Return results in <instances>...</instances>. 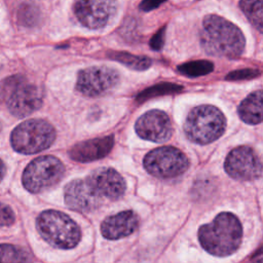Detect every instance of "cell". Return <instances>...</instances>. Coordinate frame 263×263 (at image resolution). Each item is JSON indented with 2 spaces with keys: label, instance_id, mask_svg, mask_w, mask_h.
Segmentation results:
<instances>
[{
  "label": "cell",
  "instance_id": "6da1fadb",
  "mask_svg": "<svg viewBox=\"0 0 263 263\" xmlns=\"http://www.w3.org/2000/svg\"><path fill=\"white\" fill-rule=\"evenodd\" d=\"M202 49L210 55L238 58L245 49V36L233 23L217 14H208L199 33Z\"/></svg>",
  "mask_w": 263,
  "mask_h": 263
},
{
  "label": "cell",
  "instance_id": "7a4b0ae2",
  "mask_svg": "<svg viewBox=\"0 0 263 263\" xmlns=\"http://www.w3.org/2000/svg\"><path fill=\"white\" fill-rule=\"evenodd\" d=\"M242 227L238 218L228 212L220 213L198 229V240L211 255L225 257L237 251L241 243Z\"/></svg>",
  "mask_w": 263,
  "mask_h": 263
},
{
  "label": "cell",
  "instance_id": "3957f363",
  "mask_svg": "<svg viewBox=\"0 0 263 263\" xmlns=\"http://www.w3.org/2000/svg\"><path fill=\"white\" fill-rule=\"evenodd\" d=\"M36 227L41 237L58 249H72L80 241V227L67 214L60 211L42 212L37 217Z\"/></svg>",
  "mask_w": 263,
  "mask_h": 263
},
{
  "label": "cell",
  "instance_id": "277c9868",
  "mask_svg": "<svg viewBox=\"0 0 263 263\" xmlns=\"http://www.w3.org/2000/svg\"><path fill=\"white\" fill-rule=\"evenodd\" d=\"M226 128L224 114L213 105H200L188 114L184 130L186 137L199 145L210 144L218 140Z\"/></svg>",
  "mask_w": 263,
  "mask_h": 263
},
{
  "label": "cell",
  "instance_id": "5b68a950",
  "mask_svg": "<svg viewBox=\"0 0 263 263\" xmlns=\"http://www.w3.org/2000/svg\"><path fill=\"white\" fill-rule=\"evenodd\" d=\"M55 140V129L48 121L40 118L20 123L10 135L12 148L22 154H35L47 149Z\"/></svg>",
  "mask_w": 263,
  "mask_h": 263
},
{
  "label": "cell",
  "instance_id": "8992f818",
  "mask_svg": "<svg viewBox=\"0 0 263 263\" xmlns=\"http://www.w3.org/2000/svg\"><path fill=\"white\" fill-rule=\"evenodd\" d=\"M0 96L4 98L9 112L16 117H26L37 111L43 101L41 89L18 75L3 81Z\"/></svg>",
  "mask_w": 263,
  "mask_h": 263
},
{
  "label": "cell",
  "instance_id": "52a82bcc",
  "mask_svg": "<svg viewBox=\"0 0 263 263\" xmlns=\"http://www.w3.org/2000/svg\"><path fill=\"white\" fill-rule=\"evenodd\" d=\"M65 166L52 156L44 155L33 159L24 170L22 182L31 193H40L57 185L63 178Z\"/></svg>",
  "mask_w": 263,
  "mask_h": 263
},
{
  "label": "cell",
  "instance_id": "ba28073f",
  "mask_svg": "<svg viewBox=\"0 0 263 263\" xmlns=\"http://www.w3.org/2000/svg\"><path fill=\"white\" fill-rule=\"evenodd\" d=\"M143 164L150 175L159 179H172L187 171L189 160L178 148L164 146L148 152Z\"/></svg>",
  "mask_w": 263,
  "mask_h": 263
},
{
  "label": "cell",
  "instance_id": "9c48e42d",
  "mask_svg": "<svg viewBox=\"0 0 263 263\" xmlns=\"http://www.w3.org/2000/svg\"><path fill=\"white\" fill-rule=\"evenodd\" d=\"M119 82L118 72L105 66H95L79 71L76 90L85 97H99L113 89Z\"/></svg>",
  "mask_w": 263,
  "mask_h": 263
},
{
  "label": "cell",
  "instance_id": "30bf717a",
  "mask_svg": "<svg viewBox=\"0 0 263 263\" xmlns=\"http://www.w3.org/2000/svg\"><path fill=\"white\" fill-rule=\"evenodd\" d=\"M226 173L239 181H252L262 175L261 159L256 151L248 146H239L232 149L224 162Z\"/></svg>",
  "mask_w": 263,
  "mask_h": 263
},
{
  "label": "cell",
  "instance_id": "8fae6325",
  "mask_svg": "<svg viewBox=\"0 0 263 263\" xmlns=\"http://www.w3.org/2000/svg\"><path fill=\"white\" fill-rule=\"evenodd\" d=\"M77 21L85 28L101 29L115 15L116 0H77L73 6Z\"/></svg>",
  "mask_w": 263,
  "mask_h": 263
},
{
  "label": "cell",
  "instance_id": "7c38bea8",
  "mask_svg": "<svg viewBox=\"0 0 263 263\" xmlns=\"http://www.w3.org/2000/svg\"><path fill=\"white\" fill-rule=\"evenodd\" d=\"M138 136L155 143L166 142L173 133L170 117L161 110H150L141 115L135 124Z\"/></svg>",
  "mask_w": 263,
  "mask_h": 263
},
{
  "label": "cell",
  "instance_id": "4fadbf2b",
  "mask_svg": "<svg viewBox=\"0 0 263 263\" xmlns=\"http://www.w3.org/2000/svg\"><path fill=\"white\" fill-rule=\"evenodd\" d=\"M64 197L69 209L80 213L92 212L103 202V198L97 194L86 179L69 182L65 187Z\"/></svg>",
  "mask_w": 263,
  "mask_h": 263
},
{
  "label": "cell",
  "instance_id": "5bb4252c",
  "mask_svg": "<svg viewBox=\"0 0 263 263\" xmlns=\"http://www.w3.org/2000/svg\"><path fill=\"white\" fill-rule=\"evenodd\" d=\"M85 179L102 198L117 200L125 193L126 183L123 177L111 167L96 168Z\"/></svg>",
  "mask_w": 263,
  "mask_h": 263
},
{
  "label": "cell",
  "instance_id": "9a60e30c",
  "mask_svg": "<svg viewBox=\"0 0 263 263\" xmlns=\"http://www.w3.org/2000/svg\"><path fill=\"white\" fill-rule=\"evenodd\" d=\"M139 227V217L132 211H122L108 216L101 224V232L105 238L119 239L130 235Z\"/></svg>",
  "mask_w": 263,
  "mask_h": 263
},
{
  "label": "cell",
  "instance_id": "2e32d148",
  "mask_svg": "<svg viewBox=\"0 0 263 263\" xmlns=\"http://www.w3.org/2000/svg\"><path fill=\"white\" fill-rule=\"evenodd\" d=\"M113 145L114 140L112 136L87 140L74 145L70 149L69 155L75 161L89 162L108 155Z\"/></svg>",
  "mask_w": 263,
  "mask_h": 263
},
{
  "label": "cell",
  "instance_id": "e0dca14e",
  "mask_svg": "<svg viewBox=\"0 0 263 263\" xmlns=\"http://www.w3.org/2000/svg\"><path fill=\"white\" fill-rule=\"evenodd\" d=\"M237 113L242 121L259 124L262 121V90L250 93L238 106Z\"/></svg>",
  "mask_w": 263,
  "mask_h": 263
},
{
  "label": "cell",
  "instance_id": "ac0fdd59",
  "mask_svg": "<svg viewBox=\"0 0 263 263\" xmlns=\"http://www.w3.org/2000/svg\"><path fill=\"white\" fill-rule=\"evenodd\" d=\"M108 57L112 60H115L126 67L137 70V71H143L148 69L152 61L148 57L145 55H135L125 51H111L108 53Z\"/></svg>",
  "mask_w": 263,
  "mask_h": 263
},
{
  "label": "cell",
  "instance_id": "d6986e66",
  "mask_svg": "<svg viewBox=\"0 0 263 263\" xmlns=\"http://www.w3.org/2000/svg\"><path fill=\"white\" fill-rule=\"evenodd\" d=\"M239 7L250 23L259 31L263 29L262 0H240Z\"/></svg>",
  "mask_w": 263,
  "mask_h": 263
},
{
  "label": "cell",
  "instance_id": "ffe728a7",
  "mask_svg": "<svg viewBox=\"0 0 263 263\" xmlns=\"http://www.w3.org/2000/svg\"><path fill=\"white\" fill-rule=\"evenodd\" d=\"M214 70V64L206 60L192 61L178 66V71L187 77H198L211 73Z\"/></svg>",
  "mask_w": 263,
  "mask_h": 263
},
{
  "label": "cell",
  "instance_id": "44dd1931",
  "mask_svg": "<svg viewBox=\"0 0 263 263\" xmlns=\"http://www.w3.org/2000/svg\"><path fill=\"white\" fill-rule=\"evenodd\" d=\"M30 255L21 248L12 245H0V262H28Z\"/></svg>",
  "mask_w": 263,
  "mask_h": 263
},
{
  "label": "cell",
  "instance_id": "7402d4cb",
  "mask_svg": "<svg viewBox=\"0 0 263 263\" xmlns=\"http://www.w3.org/2000/svg\"><path fill=\"white\" fill-rule=\"evenodd\" d=\"M40 20L38 7L32 3H23L17 10V21L25 27H33Z\"/></svg>",
  "mask_w": 263,
  "mask_h": 263
},
{
  "label": "cell",
  "instance_id": "603a6c76",
  "mask_svg": "<svg viewBox=\"0 0 263 263\" xmlns=\"http://www.w3.org/2000/svg\"><path fill=\"white\" fill-rule=\"evenodd\" d=\"M183 87L177 84H172V83H161L158 85H154L150 88L145 89L142 93H140L137 97V100L139 102H142L144 100H147L148 98H152L155 96H159V95H167V93H172V92H178L181 91Z\"/></svg>",
  "mask_w": 263,
  "mask_h": 263
},
{
  "label": "cell",
  "instance_id": "cb8c5ba5",
  "mask_svg": "<svg viewBox=\"0 0 263 263\" xmlns=\"http://www.w3.org/2000/svg\"><path fill=\"white\" fill-rule=\"evenodd\" d=\"M15 220L12 209L0 201V227H7L13 224Z\"/></svg>",
  "mask_w": 263,
  "mask_h": 263
},
{
  "label": "cell",
  "instance_id": "d4e9b609",
  "mask_svg": "<svg viewBox=\"0 0 263 263\" xmlns=\"http://www.w3.org/2000/svg\"><path fill=\"white\" fill-rule=\"evenodd\" d=\"M259 75H260L259 70L242 69V70H236V71L229 73L227 75L226 79L227 80H245V79H252Z\"/></svg>",
  "mask_w": 263,
  "mask_h": 263
},
{
  "label": "cell",
  "instance_id": "484cf974",
  "mask_svg": "<svg viewBox=\"0 0 263 263\" xmlns=\"http://www.w3.org/2000/svg\"><path fill=\"white\" fill-rule=\"evenodd\" d=\"M164 32L165 27H162L150 40V46L154 50H160L164 43Z\"/></svg>",
  "mask_w": 263,
  "mask_h": 263
},
{
  "label": "cell",
  "instance_id": "4316f807",
  "mask_svg": "<svg viewBox=\"0 0 263 263\" xmlns=\"http://www.w3.org/2000/svg\"><path fill=\"white\" fill-rule=\"evenodd\" d=\"M166 0H142V2L139 5V8L143 11H150L157 8L158 6H160V4H162Z\"/></svg>",
  "mask_w": 263,
  "mask_h": 263
},
{
  "label": "cell",
  "instance_id": "83f0119b",
  "mask_svg": "<svg viewBox=\"0 0 263 263\" xmlns=\"http://www.w3.org/2000/svg\"><path fill=\"white\" fill-rule=\"evenodd\" d=\"M5 164H4V162L0 159V181L3 179V177H4V175H5Z\"/></svg>",
  "mask_w": 263,
  "mask_h": 263
},
{
  "label": "cell",
  "instance_id": "f1b7e54d",
  "mask_svg": "<svg viewBox=\"0 0 263 263\" xmlns=\"http://www.w3.org/2000/svg\"><path fill=\"white\" fill-rule=\"evenodd\" d=\"M1 130H2V124H1V122H0V133H1Z\"/></svg>",
  "mask_w": 263,
  "mask_h": 263
}]
</instances>
